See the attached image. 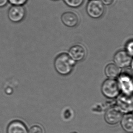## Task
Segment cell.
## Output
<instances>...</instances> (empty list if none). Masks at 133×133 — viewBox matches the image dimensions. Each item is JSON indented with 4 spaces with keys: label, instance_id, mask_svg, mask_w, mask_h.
Listing matches in <instances>:
<instances>
[{
    "label": "cell",
    "instance_id": "1",
    "mask_svg": "<svg viewBox=\"0 0 133 133\" xmlns=\"http://www.w3.org/2000/svg\"><path fill=\"white\" fill-rule=\"evenodd\" d=\"M75 64L76 62L65 53L59 54L54 62V66L56 71L62 75H67L71 73Z\"/></svg>",
    "mask_w": 133,
    "mask_h": 133
},
{
    "label": "cell",
    "instance_id": "2",
    "mask_svg": "<svg viewBox=\"0 0 133 133\" xmlns=\"http://www.w3.org/2000/svg\"><path fill=\"white\" fill-rule=\"evenodd\" d=\"M120 89L119 83L113 78L107 79L104 81L101 88L103 94L110 99L117 97L119 95Z\"/></svg>",
    "mask_w": 133,
    "mask_h": 133
},
{
    "label": "cell",
    "instance_id": "3",
    "mask_svg": "<svg viewBox=\"0 0 133 133\" xmlns=\"http://www.w3.org/2000/svg\"><path fill=\"white\" fill-rule=\"evenodd\" d=\"M86 11L91 18L99 19L104 14L105 7L100 0H90L87 4Z\"/></svg>",
    "mask_w": 133,
    "mask_h": 133
},
{
    "label": "cell",
    "instance_id": "4",
    "mask_svg": "<svg viewBox=\"0 0 133 133\" xmlns=\"http://www.w3.org/2000/svg\"><path fill=\"white\" fill-rule=\"evenodd\" d=\"M26 10L24 5H12L9 8L7 16L9 20L14 23H19L25 18Z\"/></svg>",
    "mask_w": 133,
    "mask_h": 133
},
{
    "label": "cell",
    "instance_id": "5",
    "mask_svg": "<svg viewBox=\"0 0 133 133\" xmlns=\"http://www.w3.org/2000/svg\"><path fill=\"white\" fill-rule=\"evenodd\" d=\"M132 57L125 51L120 50L115 53L114 61L119 68H124L130 65L133 62Z\"/></svg>",
    "mask_w": 133,
    "mask_h": 133
},
{
    "label": "cell",
    "instance_id": "6",
    "mask_svg": "<svg viewBox=\"0 0 133 133\" xmlns=\"http://www.w3.org/2000/svg\"><path fill=\"white\" fill-rule=\"evenodd\" d=\"M122 112L119 108L113 107L108 109L104 116L105 120L111 125L117 124L121 120Z\"/></svg>",
    "mask_w": 133,
    "mask_h": 133
},
{
    "label": "cell",
    "instance_id": "7",
    "mask_svg": "<svg viewBox=\"0 0 133 133\" xmlns=\"http://www.w3.org/2000/svg\"><path fill=\"white\" fill-rule=\"evenodd\" d=\"M86 49L79 44L73 46L69 51V56L75 62H80L85 59L87 56Z\"/></svg>",
    "mask_w": 133,
    "mask_h": 133
},
{
    "label": "cell",
    "instance_id": "8",
    "mask_svg": "<svg viewBox=\"0 0 133 133\" xmlns=\"http://www.w3.org/2000/svg\"><path fill=\"white\" fill-rule=\"evenodd\" d=\"M61 21L65 26L72 28L76 27L79 23V17L76 13L67 11L64 13L61 17Z\"/></svg>",
    "mask_w": 133,
    "mask_h": 133
},
{
    "label": "cell",
    "instance_id": "9",
    "mask_svg": "<svg viewBox=\"0 0 133 133\" xmlns=\"http://www.w3.org/2000/svg\"><path fill=\"white\" fill-rule=\"evenodd\" d=\"M117 103L118 104V108L121 111H132L133 110V102L132 98L130 95L125 94L121 95L118 99Z\"/></svg>",
    "mask_w": 133,
    "mask_h": 133
},
{
    "label": "cell",
    "instance_id": "10",
    "mask_svg": "<svg viewBox=\"0 0 133 133\" xmlns=\"http://www.w3.org/2000/svg\"><path fill=\"white\" fill-rule=\"evenodd\" d=\"M119 85L124 94L130 95L133 91V84L131 79L128 76L123 75L119 78Z\"/></svg>",
    "mask_w": 133,
    "mask_h": 133
},
{
    "label": "cell",
    "instance_id": "11",
    "mask_svg": "<svg viewBox=\"0 0 133 133\" xmlns=\"http://www.w3.org/2000/svg\"><path fill=\"white\" fill-rule=\"evenodd\" d=\"M7 133H28V131L23 123L19 121H14L8 126Z\"/></svg>",
    "mask_w": 133,
    "mask_h": 133
},
{
    "label": "cell",
    "instance_id": "12",
    "mask_svg": "<svg viewBox=\"0 0 133 133\" xmlns=\"http://www.w3.org/2000/svg\"><path fill=\"white\" fill-rule=\"evenodd\" d=\"M121 120V124L123 129L128 133H133V119L132 114H126L122 117Z\"/></svg>",
    "mask_w": 133,
    "mask_h": 133
},
{
    "label": "cell",
    "instance_id": "13",
    "mask_svg": "<svg viewBox=\"0 0 133 133\" xmlns=\"http://www.w3.org/2000/svg\"><path fill=\"white\" fill-rule=\"evenodd\" d=\"M104 72L108 77L114 78L119 76L121 73V69L115 64L110 63L106 66Z\"/></svg>",
    "mask_w": 133,
    "mask_h": 133
},
{
    "label": "cell",
    "instance_id": "14",
    "mask_svg": "<svg viewBox=\"0 0 133 133\" xmlns=\"http://www.w3.org/2000/svg\"><path fill=\"white\" fill-rule=\"evenodd\" d=\"M65 3L69 7L78 8L81 6L84 0H63Z\"/></svg>",
    "mask_w": 133,
    "mask_h": 133
},
{
    "label": "cell",
    "instance_id": "15",
    "mask_svg": "<svg viewBox=\"0 0 133 133\" xmlns=\"http://www.w3.org/2000/svg\"><path fill=\"white\" fill-rule=\"evenodd\" d=\"M125 51L130 55L132 57L133 54V41L132 39L126 43Z\"/></svg>",
    "mask_w": 133,
    "mask_h": 133
},
{
    "label": "cell",
    "instance_id": "16",
    "mask_svg": "<svg viewBox=\"0 0 133 133\" xmlns=\"http://www.w3.org/2000/svg\"><path fill=\"white\" fill-rule=\"evenodd\" d=\"M8 2L12 5H24L28 0H8Z\"/></svg>",
    "mask_w": 133,
    "mask_h": 133
},
{
    "label": "cell",
    "instance_id": "17",
    "mask_svg": "<svg viewBox=\"0 0 133 133\" xmlns=\"http://www.w3.org/2000/svg\"><path fill=\"white\" fill-rule=\"evenodd\" d=\"M28 133H43V130L40 126L35 125L31 128Z\"/></svg>",
    "mask_w": 133,
    "mask_h": 133
},
{
    "label": "cell",
    "instance_id": "18",
    "mask_svg": "<svg viewBox=\"0 0 133 133\" xmlns=\"http://www.w3.org/2000/svg\"><path fill=\"white\" fill-rule=\"evenodd\" d=\"M104 5H110L113 3L115 0H100Z\"/></svg>",
    "mask_w": 133,
    "mask_h": 133
},
{
    "label": "cell",
    "instance_id": "19",
    "mask_svg": "<svg viewBox=\"0 0 133 133\" xmlns=\"http://www.w3.org/2000/svg\"><path fill=\"white\" fill-rule=\"evenodd\" d=\"M8 3V0H0V8L4 7Z\"/></svg>",
    "mask_w": 133,
    "mask_h": 133
},
{
    "label": "cell",
    "instance_id": "20",
    "mask_svg": "<svg viewBox=\"0 0 133 133\" xmlns=\"http://www.w3.org/2000/svg\"><path fill=\"white\" fill-rule=\"evenodd\" d=\"M52 1H57V0H52Z\"/></svg>",
    "mask_w": 133,
    "mask_h": 133
},
{
    "label": "cell",
    "instance_id": "21",
    "mask_svg": "<svg viewBox=\"0 0 133 133\" xmlns=\"http://www.w3.org/2000/svg\"><path fill=\"white\" fill-rule=\"evenodd\" d=\"M89 1H90V0H89Z\"/></svg>",
    "mask_w": 133,
    "mask_h": 133
}]
</instances>
